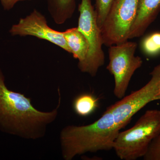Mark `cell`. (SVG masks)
Returning a JSON list of instances; mask_svg holds the SVG:
<instances>
[{"mask_svg":"<svg viewBox=\"0 0 160 160\" xmlns=\"http://www.w3.org/2000/svg\"><path fill=\"white\" fill-rule=\"evenodd\" d=\"M160 133V110H147L132 127L119 132L113 149L120 159H138L145 156Z\"/></svg>","mask_w":160,"mask_h":160,"instance_id":"cell-3","label":"cell"},{"mask_svg":"<svg viewBox=\"0 0 160 160\" xmlns=\"http://www.w3.org/2000/svg\"><path fill=\"white\" fill-rule=\"evenodd\" d=\"M32 0H0L3 9L6 10H9L15 6L18 2L24 1H31Z\"/></svg>","mask_w":160,"mask_h":160,"instance_id":"cell-16","label":"cell"},{"mask_svg":"<svg viewBox=\"0 0 160 160\" xmlns=\"http://www.w3.org/2000/svg\"><path fill=\"white\" fill-rule=\"evenodd\" d=\"M138 3V0H115L101 29L104 45L109 47L129 39Z\"/></svg>","mask_w":160,"mask_h":160,"instance_id":"cell-7","label":"cell"},{"mask_svg":"<svg viewBox=\"0 0 160 160\" xmlns=\"http://www.w3.org/2000/svg\"><path fill=\"white\" fill-rule=\"evenodd\" d=\"M120 130L112 114L107 110L89 125L66 126L60 135L63 158L72 160L87 152L111 150Z\"/></svg>","mask_w":160,"mask_h":160,"instance_id":"cell-2","label":"cell"},{"mask_svg":"<svg viewBox=\"0 0 160 160\" xmlns=\"http://www.w3.org/2000/svg\"><path fill=\"white\" fill-rule=\"evenodd\" d=\"M159 97L160 98V86L159 89Z\"/></svg>","mask_w":160,"mask_h":160,"instance_id":"cell-17","label":"cell"},{"mask_svg":"<svg viewBox=\"0 0 160 160\" xmlns=\"http://www.w3.org/2000/svg\"><path fill=\"white\" fill-rule=\"evenodd\" d=\"M141 47L145 54L150 56L157 55L160 52V32H155L144 38Z\"/></svg>","mask_w":160,"mask_h":160,"instance_id":"cell-13","label":"cell"},{"mask_svg":"<svg viewBox=\"0 0 160 160\" xmlns=\"http://www.w3.org/2000/svg\"><path fill=\"white\" fill-rule=\"evenodd\" d=\"M48 9L55 23L62 25L71 18L74 13L75 0H47Z\"/></svg>","mask_w":160,"mask_h":160,"instance_id":"cell-11","label":"cell"},{"mask_svg":"<svg viewBox=\"0 0 160 160\" xmlns=\"http://www.w3.org/2000/svg\"><path fill=\"white\" fill-rule=\"evenodd\" d=\"M98 99L93 94L84 93L78 96L72 103V107L78 115L86 117L93 113L98 108Z\"/></svg>","mask_w":160,"mask_h":160,"instance_id":"cell-12","label":"cell"},{"mask_svg":"<svg viewBox=\"0 0 160 160\" xmlns=\"http://www.w3.org/2000/svg\"><path fill=\"white\" fill-rule=\"evenodd\" d=\"M150 74L151 79L146 85L106 109L112 114L115 122L120 129L126 127L132 117L147 104L160 100V64L153 68Z\"/></svg>","mask_w":160,"mask_h":160,"instance_id":"cell-6","label":"cell"},{"mask_svg":"<svg viewBox=\"0 0 160 160\" xmlns=\"http://www.w3.org/2000/svg\"><path fill=\"white\" fill-rule=\"evenodd\" d=\"M55 109L45 112L38 110L31 98L10 90L6 86L2 70L0 69V130L26 139L36 140L46 134L47 126L56 119L61 106V91Z\"/></svg>","mask_w":160,"mask_h":160,"instance_id":"cell-1","label":"cell"},{"mask_svg":"<svg viewBox=\"0 0 160 160\" xmlns=\"http://www.w3.org/2000/svg\"><path fill=\"white\" fill-rule=\"evenodd\" d=\"M9 33L12 36H32L46 40L71 53L63 32L50 28L45 17L36 9L26 17L20 19L17 24L12 25Z\"/></svg>","mask_w":160,"mask_h":160,"instance_id":"cell-8","label":"cell"},{"mask_svg":"<svg viewBox=\"0 0 160 160\" xmlns=\"http://www.w3.org/2000/svg\"><path fill=\"white\" fill-rule=\"evenodd\" d=\"M137 46V43L128 40L109 47L106 69L114 78L113 93L118 98L125 96L132 76L142 65V58L135 55Z\"/></svg>","mask_w":160,"mask_h":160,"instance_id":"cell-5","label":"cell"},{"mask_svg":"<svg viewBox=\"0 0 160 160\" xmlns=\"http://www.w3.org/2000/svg\"><path fill=\"white\" fill-rule=\"evenodd\" d=\"M143 158L144 160H160V133L152 141Z\"/></svg>","mask_w":160,"mask_h":160,"instance_id":"cell-15","label":"cell"},{"mask_svg":"<svg viewBox=\"0 0 160 160\" xmlns=\"http://www.w3.org/2000/svg\"><path fill=\"white\" fill-rule=\"evenodd\" d=\"M160 11V0H138L137 13L129 39L142 36Z\"/></svg>","mask_w":160,"mask_h":160,"instance_id":"cell-9","label":"cell"},{"mask_svg":"<svg viewBox=\"0 0 160 160\" xmlns=\"http://www.w3.org/2000/svg\"><path fill=\"white\" fill-rule=\"evenodd\" d=\"M78 10L80 15L78 28L86 38L89 46L86 61L79 69L82 72L94 77L105 64L102 30L98 25L94 7L91 0H81Z\"/></svg>","mask_w":160,"mask_h":160,"instance_id":"cell-4","label":"cell"},{"mask_svg":"<svg viewBox=\"0 0 160 160\" xmlns=\"http://www.w3.org/2000/svg\"><path fill=\"white\" fill-rule=\"evenodd\" d=\"M63 32L70 53L78 61V67L79 69L85 63L89 52V44L87 40L78 27L66 29Z\"/></svg>","mask_w":160,"mask_h":160,"instance_id":"cell-10","label":"cell"},{"mask_svg":"<svg viewBox=\"0 0 160 160\" xmlns=\"http://www.w3.org/2000/svg\"><path fill=\"white\" fill-rule=\"evenodd\" d=\"M95 2L94 9L97 21L100 29H102L115 0H95Z\"/></svg>","mask_w":160,"mask_h":160,"instance_id":"cell-14","label":"cell"}]
</instances>
